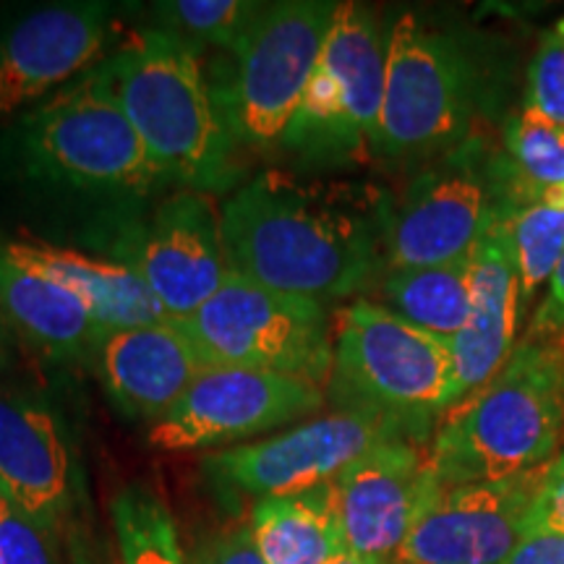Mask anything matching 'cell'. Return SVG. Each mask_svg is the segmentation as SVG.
I'll return each instance as SVG.
<instances>
[{
    "label": "cell",
    "mask_w": 564,
    "mask_h": 564,
    "mask_svg": "<svg viewBox=\"0 0 564 564\" xmlns=\"http://www.w3.org/2000/svg\"><path fill=\"white\" fill-rule=\"evenodd\" d=\"M228 267L270 291L324 303L361 291L384 257L382 207L262 173L223 204Z\"/></svg>",
    "instance_id": "1"
},
{
    "label": "cell",
    "mask_w": 564,
    "mask_h": 564,
    "mask_svg": "<svg viewBox=\"0 0 564 564\" xmlns=\"http://www.w3.org/2000/svg\"><path fill=\"white\" fill-rule=\"evenodd\" d=\"M95 74L165 183L202 194L228 192L236 183L238 144L194 45L165 30L137 32Z\"/></svg>",
    "instance_id": "2"
},
{
    "label": "cell",
    "mask_w": 564,
    "mask_h": 564,
    "mask_svg": "<svg viewBox=\"0 0 564 564\" xmlns=\"http://www.w3.org/2000/svg\"><path fill=\"white\" fill-rule=\"evenodd\" d=\"M564 440V333L518 345L505 369L444 413L432 440L440 486L544 468Z\"/></svg>",
    "instance_id": "3"
},
{
    "label": "cell",
    "mask_w": 564,
    "mask_h": 564,
    "mask_svg": "<svg viewBox=\"0 0 564 564\" xmlns=\"http://www.w3.org/2000/svg\"><path fill=\"white\" fill-rule=\"evenodd\" d=\"M327 390L343 411L377 413L426 442L436 415L455 405L449 343L382 303L356 301L335 314Z\"/></svg>",
    "instance_id": "4"
},
{
    "label": "cell",
    "mask_w": 564,
    "mask_h": 564,
    "mask_svg": "<svg viewBox=\"0 0 564 564\" xmlns=\"http://www.w3.org/2000/svg\"><path fill=\"white\" fill-rule=\"evenodd\" d=\"M512 196L507 154H491L465 139L449 158L408 183L394 202H382V241L390 270H419L460 262Z\"/></svg>",
    "instance_id": "5"
},
{
    "label": "cell",
    "mask_w": 564,
    "mask_h": 564,
    "mask_svg": "<svg viewBox=\"0 0 564 564\" xmlns=\"http://www.w3.org/2000/svg\"><path fill=\"white\" fill-rule=\"evenodd\" d=\"M337 3L280 0L259 17L230 51L232 66L217 95L236 144L264 152L282 147L299 112Z\"/></svg>",
    "instance_id": "6"
},
{
    "label": "cell",
    "mask_w": 564,
    "mask_h": 564,
    "mask_svg": "<svg viewBox=\"0 0 564 564\" xmlns=\"http://www.w3.org/2000/svg\"><path fill=\"white\" fill-rule=\"evenodd\" d=\"M19 147L34 175L84 192L150 194L165 183L95 70L26 112Z\"/></svg>",
    "instance_id": "7"
},
{
    "label": "cell",
    "mask_w": 564,
    "mask_h": 564,
    "mask_svg": "<svg viewBox=\"0 0 564 564\" xmlns=\"http://www.w3.org/2000/svg\"><path fill=\"white\" fill-rule=\"evenodd\" d=\"M178 324L209 366L329 382L333 324L314 301L270 291L230 270L220 291Z\"/></svg>",
    "instance_id": "8"
},
{
    "label": "cell",
    "mask_w": 564,
    "mask_h": 564,
    "mask_svg": "<svg viewBox=\"0 0 564 564\" xmlns=\"http://www.w3.org/2000/svg\"><path fill=\"white\" fill-rule=\"evenodd\" d=\"M474 118V70L447 34L403 13L387 34L384 95L373 152L426 158L460 147Z\"/></svg>",
    "instance_id": "9"
},
{
    "label": "cell",
    "mask_w": 564,
    "mask_h": 564,
    "mask_svg": "<svg viewBox=\"0 0 564 564\" xmlns=\"http://www.w3.org/2000/svg\"><path fill=\"white\" fill-rule=\"evenodd\" d=\"M384 61L387 37L373 13L361 3H337L282 147L306 160H335L371 144L382 110Z\"/></svg>",
    "instance_id": "10"
},
{
    "label": "cell",
    "mask_w": 564,
    "mask_h": 564,
    "mask_svg": "<svg viewBox=\"0 0 564 564\" xmlns=\"http://www.w3.org/2000/svg\"><path fill=\"white\" fill-rule=\"evenodd\" d=\"M392 436L408 434L377 413L335 411L267 440L215 449L204 455L202 468L228 489L257 499L293 497L333 484L348 465Z\"/></svg>",
    "instance_id": "11"
},
{
    "label": "cell",
    "mask_w": 564,
    "mask_h": 564,
    "mask_svg": "<svg viewBox=\"0 0 564 564\" xmlns=\"http://www.w3.org/2000/svg\"><path fill=\"white\" fill-rule=\"evenodd\" d=\"M324 405V387L285 373L209 366L150 429L162 453L215 449L306 419Z\"/></svg>",
    "instance_id": "12"
},
{
    "label": "cell",
    "mask_w": 564,
    "mask_h": 564,
    "mask_svg": "<svg viewBox=\"0 0 564 564\" xmlns=\"http://www.w3.org/2000/svg\"><path fill=\"white\" fill-rule=\"evenodd\" d=\"M436 489L432 444L411 436L379 442L333 481L345 552L392 564Z\"/></svg>",
    "instance_id": "13"
},
{
    "label": "cell",
    "mask_w": 564,
    "mask_h": 564,
    "mask_svg": "<svg viewBox=\"0 0 564 564\" xmlns=\"http://www.w3.org/2000/svg\"><path fill=\"white\" fill-rule=\"evenodd\" d=\"M123 264L150 288L167 319H188L220 291L230 272L223 207L209 194L188 188L167 196L133 232Z\"/></svg>",
    "instance_id": "14"
},
{
    "label": "cell",
    "mask_w": 564,
    "mask_h": 564,
    "mask_svg": "<svg viewBox=\"0 0 564 564\" xmlns=\"http://www.w3.org/2000/svg\"><path fill=\"white\" fill-rule=\"evenodd\" d=\"M541 474L440 486L392 564H505L525 535Z\"/></svg>",
    "instance_id": "15"
},
{
    "label": "cell",
    "mask_w": 564,
    "mask_h": 564,
    "mask_svg": "<svg viewBox=\"0 0 564 564\" xmlns=\"http://www.w3.org/2000/svg\"><path fill=\"white\" fill-rule=\"evenodd\" d=\"M110 32L105 3H53L13 21L0 34V121L100 66Z\"/></svg>",
    "instance_id": "16"
},
{
    "label": "cell",
    "mask_w": 564,
    "mask_h": 564,
    "mask_svg": "<svg viewBox=\"0 0 564 564\" xmlns=\"http://www.w3.org/2000/svg\"><path fill=\"white\" fill-rule=\"evenodd\" d=\"M502 217L468 253L470 314L463 333L449 340L455 366V405L489 384L518 348L514 337L523 306Z\"/></svg>",
    "instance_id": "17"
},
{
    "label": "cell",
    "mask_w": 564,
    "mask_h": 564,
    "mask_svg": "<svg viewBox=\"0 0 564 564\" xmlns=\"http://www.w3.org/2000/svg\"><path fill=\"white\" fill-rule=\"evenodd\" d=\"M102 382L126 415L158 423L209 369L178 322L108 333L97 348Z\"/></svg>",
    "instance_id": "18"
},
{
    "label": "cell",
    "mask_w": 564,
    "mask_h": 564,
    "mask_svg": "<svg viewBox=\"0 0 564 564\" xmlns=\"http://www.w3.org/2000/svg\"><path fill=\"white\" fill-rule=\"evenodd\" d=\"M0 491L42 525L63 531L70 514V457L58 421L0 394Z\"/></svg>",
    "instance_id": "19"
},
{
    "label": "cell",
    "mask_w": 564,
    "mask_h": 564,
    "mask_svg": "<svg viewBox=\"0 0 564 564\" xmlns=\"http://www.w3.org/2000/svg\"><path fill=\"white\" fill-rule=\"evenodd\" d=\"M3 249L17 264L76 295L105 335L167 319L150 288L123 262L42 241H13Z\"/></svg>",
    "instance_id": "20"
},
{
    "label": "cell",
    "mask_w": 564,
    "mask_h": 564,
    "mask_svg": "<svg viewBox=\"0 0 564 564\" xmlns=\"http://www.w3.org/2000/svg\"><path fill=\"white\" fill-rule=\"evenodd\" d=\"M0 312L13 329L55 361H74L100 348L105 333L76 295L13 262L0 246Z\"/></svg>",
    "instance_id": "21"
},
{
    "label": "cell",
    "mask_w": 564,
    "mask_h": 564,
    "mask_svg": "<svg viewBox=\"0 0 564 564\" xmlns=\"http://www.w3.org/2000/svg\"><path fill=\"white\" fill-rule=\"evenodd\" d=\"M249 525L264 564H335L345 554L333 484L257 499Z\"/></svg>",
    "instance_id": "22"
},
{
    "label": "cell",
    "mask_w": 564,
    "mask_h": 564,
    "mask_svg": "<svg viewBox=\"0 0 564 564\" xmlns=\"http://www.w3.org/2000/svg\"><path fill=\"white\" fill-rule=\"evenodd\" d=\"M382 295L392 314L449 343L463 333L470 314L468 257L442 267L390 270Z\"/></svg>",
    "instance_id": "23"
},
{
    "label": "cell",
    "mask_w": 564,
    "mask_h": 564,
    "mask_svg": "<svg viewBox=\"0 0 564 564\" xmlns=\"http://www.w3.org/2000/svg\"><path fill=\"white\" fill-rule=\"evenodd\" d=\"M505 228L520 282V306L549 285L564 253V186L512 192Z\"/></svg>",
    "instance_id": "24"
},
{
    "label": "cell",
    "mask_w": 564,
    "mask_h": 564,
    "mask_svg": "<svg viewBox=\"0 0 564 564\" xmlns=\"http://www.w3.org/2000/svg\"><path fill=\"white\" fill-rule=\"evenodd\" d=\"M121 564H188L165 499L144 484L126 486L110 502Z\"/></svg>",
    "instance_id": "25"
},
{
    "label": "cell",
    "mask_w": 564,
    "mask_h": 564,
    "mask_svg": "<svg viewBox=\"0 0 564 564\" xmlns=\"http://www.w3.org/2000/svg\"><path fill=\"white\" fill-rule=\"evenodd\" d=\"M505 147L512 171V192L564 186V126L523 108L507 123Z\"/></svg>",
    "instance_id": "26"
},
{
    "label": "cell",
    "mask_w": 564,
    "mask_h": 564,
    "mask_svg": "<svg viewBox=\"0 0 564 564\" xmlns=\"http://www.w3.org/2000/svg\"><path fill=\"white\" fill-rule=\"evenodd\" d=\"M262 9L264 3L251 0H167L154 3V17L188 45L202 42L232 51Z\"/></svg>",
    "instance_id": "27"
},
{
    "label": "cell",
    "mask_w": 564,
    "mask_h": 564,
    "mask_svg": "<svg viewBox=\"0 0 564 564\" xmlns=\"http://www.w3.org/2000/svg\"><path fill=\"white\" fill-rule=\"evenodd\" d=\"M525 108L564 126V17L541 34L528 68Z\"/></svg>",
    "instance_id": "28"
},
{
    "label": "cell",
    "mask_w": 564,
    "mask_h": 564,
    "mask_svg": "<svg viewBox=\"0 0 564 564\" xmlns=\"http://www.w3.org/2000/svg\"><path fill=\"white\" fill-rule=\"evenodd\" d=\"M0 564H63L58 531L42 525L0 491Z\"/></svg>",
    "instance_id": "29"
},
{
    "label": "cell",
    "mask_w": 564,
    "mask_h": 564,
    "mask_svg": "<svg viewBox=\"0 0 564 564\" xmlns=\"http://www.w3.org/2000/svg\"><path fill=\"white\" fill-rule=\"evenodd\" d=\"M528 531H549L564 535V455H556L544 465L539 491H535L531 512H528Z\"/></svg>",
    "instance_id": "30"
},
{
    "label": "cell",
    "mask_w": 564,
    "mask_h": 564,
    "mask_svg": "<svg viewBox=\"0 0 564 564\" xmlns=\"http://www.w3.org/2000/svg\"><path fill=\"white\" fill-rule=\"evenodd\" d=\"M196 564H264L249 523L225 528L204 544Z\"/></svg>",
    "instance_id": "31"
},
{
    "label": "cell",
    "mask_w": 564,
    "mask_h": 564,
    "mask_svg": "<svg viewBox=\"0 0 564 564\" xmlns=\"http://www.w3.org/2000/svg\"><path fill=\"white\" fill-rule=\"evenodd\" d=\"M564 333V253L549 280V291L528 324V340H546Z\"/></svg>",
    "instance_id": "32"
},
{
    "label": "cell",
    "mask_w": 564,
    "mask_h": 564,
    "mask_svg": "<svg viewBox=\"0 0 564 564\" xmlns=\"http://www.w3.org/2000/svg\"><path fill=\"white\" fill-rule=\"evenodd\" d=\"M505 564H564V535L528 531Z\"/></svg>",
    "instance_id": "33"
},
{
    "label": "cell",
    "mask_w": 564,
    "mask_h": 564,
    "mask_svg": "<svg viewBox=\"0 0 564 564\" xmlns=\"http://www.w3.org/2000/svg\"><path fill=\"white\" fill-rule=\"evenodd\" d=\"M68 564H97L91 546L84 541V535L76 528H70L68 533Z\"/></svg>",
    "instance_id": "34"
},
{
    "label": "cell",
    "mask_w": 564,
    "mask_h": 564,
    "mask_svg": "<svg viewBox=\"0 0 564 564\" xmlns=\"http://www.w3.org/2000/svg\"><path fill=\"white\" fill-rule=\"evenodd\" d=\"M6 364H9V322L0 312V369H6Z\"/></svg>",
    "instance_id": "35"
},
{
    "label": "cell",
    "mask_w": 564,
    "mask_h": 564,
    "mask_svg": "<svg viewBox=\"0 0 564 564\" xmlns=\"http://www.w3.org/2000/svg\"><path fill=\"white\" fill-rule=\"evenodd\" d=\"M335 564H373V562H366V560H361V556H352V554L345 552Z\"/></svg>",
    "instance_id": "36"
}]
</instances>
